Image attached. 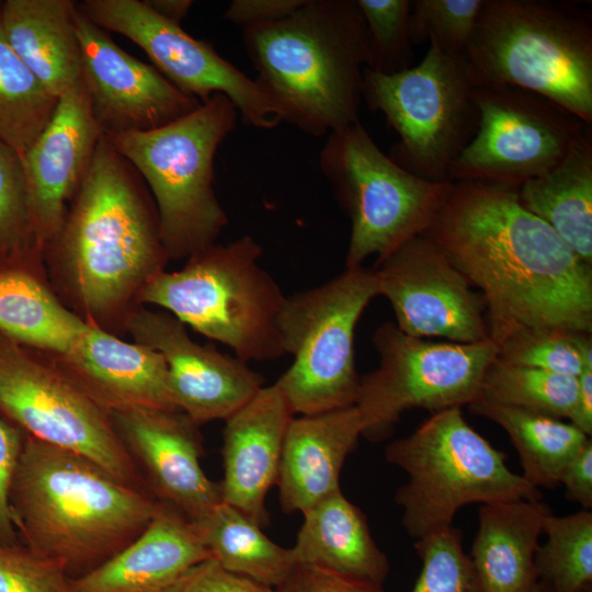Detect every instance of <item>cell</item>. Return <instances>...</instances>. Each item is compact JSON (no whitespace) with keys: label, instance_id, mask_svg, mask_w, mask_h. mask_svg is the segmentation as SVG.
Segmentation results:
<instances>
[{"label":"cell","instance_id":"obj_1","mask_svg":"<svg viewBox=\"0 0 592 592\" xmlns=\"http://www.w3.org/2000/svg\"><path fill=\"white\" fill-rule=\"evenodd\" d=\"M481 295L497 346L530 329L592 331V266L544 220L517 189L454 182L423 234Z\"/></svg>","mask_w":592,"mask_h":592},{"label":"cell","instance_id":"obj_2","mask_svg":"<svg viewBox=\"0 0 592 592\" xmlns=\"http://www.w3.org/2000/svg\"><path fill=\"white\" fill-rule=\"evenodd\" d=\"M43 255L59 299L86 322L117 337L143 307L145 286L166 270L170 259L155 201L105 136Z\"/></svg>","mask_w":592,"mask_h":592},{"label":"cell","instance_id":"obj_3","mask_svg":"<svg viewBox=\"0 0 592 592\" xmlns=\"http://www.w3.org/2000/svg\"><path fill=\"white\" fill-rule=\"evenodd\" d=\"M9 505L21 544L73 580L136 539L161 502L82 455L25 434Z\"/></svg>","mask_w":592,"mask_h":592},{"label":"cell","instance_id":"obj_4","mask_svg":"<svg viewBox=\"0 0 592 592\" xmlns=\"http://www.w3.org/2000/svg\"><path fill=\"white\" fill-rule=\"evenodd\" d=\"M242 42L282 122L320 137L360 121L369 54L356 0H306L283 20L242 29Z\"/></svg>","mask_w":592,"mask_h":592},{"label":"cell","instance_id":"obj_5","mask_svg":"<svg viewBox=\"0 0 592 592\" xmlns=\"http://www.w3.org/2000/svg\"><path fill=\"white\" fill-rule=\"evenodd\" d=\"M475 88L539 94L592 123V19L572 3L485 0L464 55Z\"/></svg>","mask_w":592,"mask_h":592},{"label":"cell","instance_id":"obj_6","mask_svg":"<svg viewBox=\"0 0 592 592\" xmlns=\"http://www.w3.org/2000/svg\"><path fill=\"white\" fill-rule=\"evenodd\" d=\"M238 110L214 94L187 115L147 132L105 136L150 189L170 260L216 243L228 217L214 190V158Z\"/></svg>","mask_w":592,"mask_h":592},{"label":"cell","instance_id":"obj_7","mask_svg":"<svg viewBox=\"0 0 592 592\" xmlns=\"http://www.w3.org/2000/svg\"><path fill=\"white\" fill-rule=\"evenodd\" d=\"M262 253L251 236L214 243L180 270L153 277L139 304L163 308L246 363L278 358L285 354L277 322L286 296L259 264Z\"/></svg>","mask_w":592,"mask_h":592},{"label":"cell","instance_id":"obj_8","mask_svg":"<svg viewBox=\"0 0 592 592\" xmlns=\"http://www.w3.org/2000/svg\"><path fill=\"white\" fill-rule=\"evenodd\" d=\"M385 457L408 475L395 501L414 540L453 526L457 511L470 503L540 499L537 488L508 467L505 454L467 423L460 408L432 413L411 434L390 442Z\"/></svg>","mask_w":592,"mask_h":592},{"label":"cell","instance_id":"obj_9","mask_svg":"<svg viewBox=\"0 0 592 592\" xmlns=\"http://www.w3.org/2000/svg\"><path fill=\"white\" fill-rule=\"evenodd\" d=\"M319 167L351 220L346 269L362 266L372 255L380 261L422 236L454 184L424 180L402 169L360 121L327 135Z\"/></svg>","mask_w":592,"mask_h":592},{"label":"cell","instance_id":"obj_10","mask_svg":"<svg viewBox=\"0 0 592 592\" xmlns=\"http://www.w3.org/2000/svg\"><path fill=\"white\" fill-rule=\"evenodd\" d=\"M376 296L375 272L362 265L285 297L277 326L284 353L293 355V362L274 384L294 415L355 405L360 377L354 332Z\"/></svg>","mask_w":592,"mask_h":592},{"label":"cell","instance_id":"obj_11","mask_svg":"<svg viewBox=\"0 0 592 592\" xmlns=\"http://www.w3.org/2000/svg\"><path fill=\"white\" fill-rule=\"evenodd\" d=\"M474 89L464 56L445 54L432 43L420 64L401 72L363 70V101L399 136L388 156L429 181H451V164L476 135Z\"/></svg>","mask_w":592,"mask_h":592},{"label":"cell","instance_id":"obj_12","mask_svg":"<svg viewBox=\"0 0 592 592\" xmlns=\"http://www.w3.org/2000/svg\"><path fill=\"white\" fill-rule=\"evenodd\" d=\"M0 418L24 434L82 455L118 480L147 490L112 414L44 353L0 331Z\"/></svg>","mask_w":592,"mask_h":592},{"label":"cell","instance_id":"obj_13","mask_svg":"<svg viewBox=\"0 0 592 592\" xmlns=\"http://www.w3.org/2000/svg\"><path fill=\"white\" fill-rule=\"evenodd\" d=\"M379 365L360 378L355 407L363 435L377 440L413 408L432 413L462 408L479 395L482 376L498 354L492 340L477 343L411 337L395 323L379 326L372 338Z\"/></svg>","mask_w":592,"mask_h":592},{"label":"cell","instance_id":"obj_14","mask_svg":"<svg viewBox=\"0 0 592 592\" xmlns=\"http://www.w3.org/2000/svg\"><path fill=\"white\" fill-rule=\"evenodd\" d=\"M474 100L478 129L449 167L453 182L519 189L560 163L591 130L556 103L519 88H475Z\"/></svg>","mask_w":592,"mask_h":592},{"label":"cell","instance_id":"obj_15","mask_svg":"<svg viewBox=\"0 0 592 592\" xmlns=\"http://www.w3.org/2000/svg\"><path fill=\"white\" fill-rule=\"evenodd\" d=\"M78 8L99 27L138 45L155 67L181 92L201 103L227 96L251 126L271 129L281 115L259 86L205 41L155 13L140 0H84Z\"/></svg>","mask_w":592,"mask_h":592},{"label":"cell","instance_id":"obj_16","mask_svg":"<svg viewBox=\"0 0 592 592\" xmlns=\"http://www.w3.org/2000/svg\"><path fill=\"white\" fill-rule=\"evenodd\" d=\"M373 270L378 295L390 303L402 332L457 343L490 340L481 295L425 236L408 240Z\"/></svg>","mask_w":592,"mask_h":592},{"label":"cell","instance_id":"obj_17","mask_svg":"<svg viewBox=\"0 0 592 592\" xmlns=\"http://www.w3.org/2000/svg\"><path fill=\"white\" fill-rule=\"evenodd\" d=\"M81 83L103 136L147 132L172 123L202 103L174 87L156 67L123 50L77 2Z\"/></svg>","mask_w":592,"mask_h":592},{"label":"cell","instance_id":"obj_18","mask_svg":"<svg viewBox=\"0 0 592 592\" xmlns=\"http://www.w3.org/2000/svg\"><path fill=\"white\" fill-rule=\"evenodd\" d=\"M125 333L163 357L172 400L197 425L226 420L264 386L246 362L195 342L186 326L164 310L138 308Z\"/></svg>","mask_w":592,"mask_h":592},{"label":"cell","instance_id":"obj_19","mask_svg":"<svg viewBox=\"0 0 592 592\" xmlns=\"http://www.w3.org/2000/svg\"><path fill=\"white\" fill-rule=\"evenodd\" d=\"M115 430L148 492L189 522L221 501L219 482L201 466L198 426L180 410L112 412Z\"/></svg>","mask_w":592,"mask_h":592},{"label":"cell","instance_id":"obj_20","mask_svg":"<svg viewBox=\"0 0 592 592\" xmlns=\"http://www.w3.org/2000/svg\"><path fill=\"white\" fill-rule=\"evenodd\" d=\"M102 136L81 86L58 99L50 121L26 152L23 166L43 251L58 232Z\"/></svg>","mask_w":592,"mask_h":592},{"label":"cell","instance_id":"obj_21","mask_svg":"<svg viewBox=\"0 0 592 592\" xmlns=\"http://www.w3.org/2000/svg\"><path fill=\"white\" fill-rule=\"evenodd\" d=\"M294 417L273 384L263 386L225 420L221 501L259 525L267 517L265 497L276 485L285 435Z\"/></svg>","mask_w":592,"mask_h":592},{"label":"cell","instance_id":"obj_22","mask_svg":"<svg viewBox=\"0 0 592 592\" xmlns=\"http://www.w3.org/2000/svg\"><path fill=\"white\" fill-rule=\"evenodd\" d=\"M53 362L111 413L132 409L178 410L163 357L92 325L72 354Z\"/></svg>","mask_w":592,"mask_h":592},{"label":"cell","instance_id":"obj_23","mask_svg":"<svg viewBox=\"0 0 592 592\" xmlns=\"http://www.w3.org/2000/svg\"><path fill=\"white\" fill-rule=\"evenodd\" d=\"M363 432L355 406L292 419L276 480L284 512L304 513L341 490L342 466Z\"/></svg>","mask_w":592,"mask_h":592},{"label":"cell","instance_id":"obj_24","mask_svg":"<svg viewBox=\"0 0 592 592\" xmlns=\"http://www.w3.org/2000/svg\"><path fill=\"white\" fill-rule=\"evenodd\" d=\"M208 558L189 520L161 503L128 546L92 572L70 580V592H161Z\"/></svg>","mask_w":592,"mask_h":592},{"label":"cell","instance_id":"obj_25","mask_svg":"<svg viewBox=\"0 0 592 592\" xmlns=\"http://www.w3.org/2000/svg\"><path fill=\"white\" fill-rule=\"evenodd\" d=\"M89 326L56 295L43 253L0 255L2 333L59 361L76 351Z\"/></svg>","mask_w":592,"mask_h":592},{"label":"cell","instance_id":"obj_26","mask_svg":"<svg viewBox=\"0 0 592 592\" xmlns=\"http://www.w3.org/2000/svg\"><path fill=\"white\" fill-rule=\"evenodd\" d=\"M76 15L77 2L71 0L0 1L9 44L57 99L82 86Z\"/></svg>","mask_w":592,"mask_h":592},{"label":"cell","instance_id":"obj_27","mask_svg":"<svg viewBox=\"0 0 592 592\" xmlns=\"http://www.w3.org/2000/svg\"><path fill=\"white\" fill-rule=\"evenodd\" d=\"M548 513L540 499L481 505L468 556L483 592H535V554Z\"/></svg>","mask_w":592,"mask_h":592},{"label":"cell","instance_id":"obj_28","mask_svg":"<svg viewBox=\"0 0 592 592\" xmlns=\"http://www.w3.org/2000/svg\"><path fill=\"white\" fill-rule=\"evenodd\" d=\"M292 551L296 563L384 584L390 566L362 510L341 490L303 513Z\"/></svg>","mask_w":592,"mask_h":592},{"label":"cell","instance_id":"obj_29","mask_svg":"<svg viewBox=\"0 0 592 592\" xmlns=\"http://www.w3.org/2000/svg\"><path fill=\"white\" fill-rule=\"evenodd\" d=\"M522 206L549 225L592 266V134L548 172L517 189Z\"/></svg>","mask_w":592,"mask_h":592},{"label":"cell","instance_id":"obj_30","mask_svg":"<svg viewBox=\"0 0 592 592\" xmlns=\"http://www.w3.org/2000/svg\"><path fill=\"white\" fill-rule=\"evenodd\" d=\"M223 568L275 589L296 565L292 548L271 540L261 525L223 501L190 522Z\"/></svg>","mask_w":592,"mask_h":592},{"label":"cell","instance_id":"obj_31","mask_svg":"<svg viewBox=\"0 0 592 592\" xmlns=\"http://www.w3.org/2000/svg\"><path fill=\"white\" fill-rule=\"evenodd\" d=\"M469 410L500 425L515 447L523 469L521 475L535 488L559 485L568 462L590 436L558 418L536 411L476 399Z\"/></svg>","mask_w":592,"mask_h":592},{"label":"cell","instance_id":"obj_32","mask_svg":"<svg viewBox=\"0 0 592 592\" xmlns=\"http://www.w3.org/2000/svg\"><path fill=\"white\" fill-rule=\"evenodd\" d=\"M57 104L9 44L0 18V140L23 160Z\"/></svg>","mask_w":592,"mask_h":592},{"label":"cell","instance_id":"obj_33","mask_svg":"<svg viewBox=\"0 0 592 592\" xmlns=\"http://www.w3.org/2000/svg\"><path fill=\"white\" fill-rule=\"evenodd\" d=\"M577 392L578 377L510 363L497 354L477 399L570 420Z\"/></svg>","mask_w":592,"mask_h":592},{"label":"cell","instance_id":"obj_34","mask_svg":"<svg viewBox=\"0 0 592 592\" xmlns=\"http://www.w3.org/2000/svg\"><path fill=\"white\" fill-rule=\"evenodd\" d=\"M543 533L546 544L535 554L537 584L544 592H591L592 513L557 516L548 513Z\"/></svg>","mask_w":592,"mask_h":592},{"label":"cell","instance_id":"obj_35","mask_svg":"<svg viewBox=\"0 0 592 592\" xmlns=\"http://www.w3.org/2000/svg\"><path fill=\"white\" fill-rule=\"evenodd\" d=\"M498 356L510 363L578 377L584 368H592L591 333L522 330L498 346Z\"/></svg>","mask_w":592,"mask_h":592},{"label":"cell","instance_id":"obj_36","mask_svg":"<svg viewBox=\"0 0 592 592\" xmlns=\"http://www.w3.org/2000/svg\"><path fill=\"white\" fill-rule=\"evenodd\" d=\"M367 35L366 68L392 75L412 67L414 54L409 33L410 0H356Z\"/></svg>","mask_w":592,"mask_h":592},{"label":"cell","instance_id":"obj_37","mask_svg":"<svg viewBox=\"0 0 592 592\" xmlns=\"http://www.w3.org/2000/svg\"><path fill=\"white\" fill-rule=\"evenodd\" d=\"M43 253L22 158L0 140V255Z\"/></svg>","mask_w":592,"mask_h":592},{"label":"cell","instance_id":"obj_38","mask_svg":"<svg viewBox=\"0 0 592 592\" xmlns=\"http://www.w3.org/2000/svg\"><path fill=\"white\" fill-rule=\"evenodd\" d=\"M485 0H414L409 19L412 45L425 42L453 56H464Z\"/></svg>","mask_w":592,"mask_h":592},{"label":"cell","instance_id":"obj_39","mask_svg":"<svg viewBox=\"0 0 592 592\" xmlns=\"http://www.w3.org/2000/svg\"><path fill=\"white\" fill-rule=\"evenodd\" d=\"M453 526L414 540L421 570L411 592H483Z\"/></svg>","mask_w":592,"mask_h":592},{"label":"cell","instance_id":"obj_40","mask_svg":"<svg viewBox=\"0 0 592 592\" xmlns=\"http://www.w3.org/2000/svg\"><path fill=\"white\" fill-rule=\"evenodd\" d=\"M69 582L58 563L24 545H0V592H70Z\"/></svg>","mask_w":592,"mask_h":592},{"label":"cell","instance_id":"obj_41","mask_svg":"<svg viewBox=\"0 0 592 592\" xmlns=\"http://www.w3.org/2000/svg\"><path fill=\"white\" fill-rule=\"evenodd\" d=\"M161 592H275V590L230 572L214 558H208L185 571Z\"/></svg>","mask_w":592,"mask_h":592},{"label":"cell","instance_id":"obj_42","mask_svg":"<svg viewBox=\"0 0 592 592\" xmlns=\"http://www.w3.org/2000/svg\"><path fill=\"white\" fill-rule=\"evenodd\" d=\"M25 434L0 418V545L21 544L9 505L11 481L23 448Z\"/></svg>","mask_w":592,"mask_h":592},{"label":"cell","instance_id":"obj_43","mask_svg":"<svg viewBox=\"0 0 592 592\" xmlns=\"http://www.w3.org/2000/svg\"><path fill=\"white\" fill-rule=\"evenodd\" d=\"M275 592H384L383 584L296 563Z\"/></svg>","mask_w":592,"mask_h":592},{"label":"cell","instance_id":"obj_44","mask_svg":"<svg viewBox=\"0 0 592 592\" xmlns=\"http://www.w3.org/2000/svg\"><path fill=\"white\" fill-rule=\"evenodd\" d=\"M306 0H235L224 18L242 29L283 20L300 8Z\"/></svg>","mask_w":592,"mask_h":592},{"label":"cell","instance_id":"obj_45","mask_svg":"<svg viewBox=\"0 0 592 592\" xmlns=\"http://www.w3.org/2000/svg\"><path fill=\"white\" fill-rule=\"evenodd\" d=\"M568 500L583 510L592 509V441L591 439L568 462L559 478Z\"/></svg>","mask_w":592,"mask_h":592},{"label":"cell","instance_id":"obj_46","mask_svg":"<svg viewBox=\"0 0 592 592\" xmlns=\"http://www.w3.org/2000/svg\"><path fill=\"white\" fill-rule=\"evenodd\" d=\"M570 423L591 437L592 434V368L578 376V392Z\"/></svg>","mask_w":592,"mask_h":592},{"label":"cell","instance_id":"obj_47","mask_svg":"<svg viewBox=\"0 0 592 592\" xmlns=\"http://www.w3.org/2000/svg\"><path fill=\"white\" fill-rule=\"evenodd\" d=\"M144 2L159 16L178 25L194 3L192 0H144Z\"/></svg>","mask_w":592,"mask_h":592},{"label":"cell","instance_id":"obj_48","mask_svg":"<svg viewBox=\"0 0 592 592\" xmlns=\"http://www.w3.org/2000/svg\"><path fill=\"white\" fill-rule=\"evenodd\" d=\"M535 592H544V590L538 584H536Z\"/></svg>","mask_w":592,"mask_h":592}]
</instances>
